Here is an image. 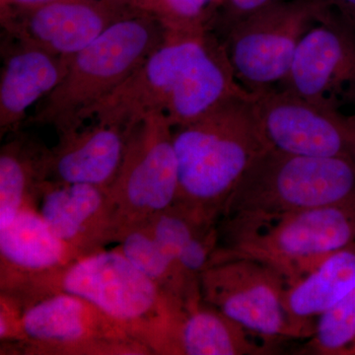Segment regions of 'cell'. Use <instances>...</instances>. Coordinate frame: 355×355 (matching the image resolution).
<instances>
[{
	"label": "cell",
	"mask_w": 355,
	"mask_h": 355,
	"mask_svg": "<svg viewBox=\"0 0 355 355\" xmlns=\"http://www.w3.org/2000/svg\"><path fill=\"white\" fill-rule=\"evenodd\" d=\"M257 98H229L197 120L173 128L179 178L174 205L202 225L216 226L248 168L270 147Z\"/></svg>",
	"instance_id": "1"
},
{
	"label": "cell",
	"mask_w": 355,
	"mask_h": 355,
	"mask_svg": "<svg viewBox=\"0 0 355 355\" xmlns=\"http://www.w3.org/2000/svg\"><path fill=\"white\" fill-rule=\"evenodd\" d=\"M354 200V163L268 147L254 159L229 198L222 216L224 233Z\"/></svg>",
	"instance_id": "2"
},
{
	"label": "cell",
	"mask_w": 355,
	"mask_h": 355,
	"mask_svg": "<svg viewBox=\"0 0 355 355\" xmlns=\"http://www.w3.org/2000/svg\"><path fill=\"white\" fill-rule=\"evenodd\" d=\"M167 31L153 16L137 10L70 58L60 84L30 119L51 125L58 135L83 127L84 116L132 76L164 42Z\"/></svg>",
	"instance_id": "3"
},
{
	"label": "cell",
	"mask_w": 355,
	"mask_h": 355,
	"mask_svg": "<svg viewBox=\"0 0 355 355\" xmlns=\"http://www.w3.org/2000/svg\"><path fill=\"white\" fill-rule=\"evenodd\" d=\"M225 235L228 246L216 249L211 261L247 257L263 261L282 273L287 286L355 242V200L294 212Z\"/></svg>",
	"instance_id": "4"
},
{
	"label": "cell",
	"mask_w": 355,
	"mask_h": 355,
	"mask_svg": "<svg viewBox=\"0 0 355 355\" xmlns=\"http://www.w3.org/2000/svg\"><path fill=\"white\" fill-rule=\"evenodd\" d=\"M179 178L173 128L162 114L128 125L125 156L108 189L111 217L107 238L148 223L176 203Z\"/></svg>",
	"instance_id": "5"
},
{
	"label": "cell",
	"mask_w": 355,
	"mask_h": 355,
	"mask_svg": "<svg viewBox=\"0 0 355 355\" xmlns=\"http://www.w3.org/2000/svg\"><path fill=\"white\" fill-rule=\"evenodd\" d=\"M328 8L324 0H286L233 26L221 42L238 83L257 96L277 87L301 39Z\"/></svg>",
	"instance_id": "6"
},
{
	"label": "cell",
	"mask_w": 355,
	"mask_h": 355,
	"mask_svg": "<svg viewBox=\"0 0 355 355\" xmlns=\"http://www.w3.org/2000/svg\"><path fill=\"white\" fill-rule=\"evenodd\" d=\"M53 292L71 294L119 326L139 324L158 314L179 319L182 308L160 286L116 251H93L48 272Z\"/></svg>",
	"instance_id": "7"
},
{
	"label": "cell",
	"mask_w": 355,
	"mask_h": 355,
	"mask_svg": "<svg viewBox=\"0 0 355 355\" xmlns=\"http://www.w3.org/2000/svg\"><path fill=\"white\" fill-rule=\"evenodd\" d=\"M200 288L203 302L265 342L292 338L286 282L268 263L247 257L216 259L200 273Z\"/></svg>",
	"instance_id": "8"
},
{
	"label": "cell",
	"mask_w": 355,
	"mask_h": 355,
	"mask_svg": "<svg viewBox=\"0 0 355 355\" xmlns=\"http://www.w3.org/2000/svg\"><path fill=\"white\" fill-rule=\"evenodd\" d=\"M275 89L326 108L355 102V34L330 8L301 39Z\"/></svg>",
	"instance_id": "9"
},
{
	"label": "cell",
	"mask_w": 355,
	"mask_h": 355,
	"mask_svg": "<svg viewBox=\"0 0 355 355\" xmlns=\"http://www.w3.org/2000/svg\"><path fill=\"white\" fill-rule=\"evenodd\" d=\"M256 109L272 148L355 164V113L318 106L277 89L259 95Z\"/></svg>",
	"instance_id": "10"
},
{
	"label": "cell",
	"mask_w": 355,
	"mask_h": 355,
	"mask_svg": "<svg viewBox=\"0 0 355 355\" xmlns=\"http://www.w3.org/2000/svg\"><path fill=\"white\" fill-rule=\"evenodd\" d=\"M207 32H167L164 42L125 83L89 110L84 121L93 118L128 127L149 114L166 116Z\"/></svg>",
	"instance_id": "11"
},
{
	"label": "cell",
	"mask_w": 355,
	"mask_h": 355,
	"mask_svg": "<svg viewBox=\"0 0 355 355\" xmlns=\"http://www.w3.org/2000/svg\"><path fill=\"white\" fill-rule=\"evenodd\" d=\"M135 11L108 0H51L0 8V22L8 38L70 58Z\"/></svg>",
	"instance_id": "12"
},
{
	"label": "cell",
	"mask_w": 355,
	"mask_h": 355,
	"mask_svg": "<svg viewBox=\"0 0 355 355\" xmlns=\"http://www.w3.org/2000/svg\"><path fill=\"white\" fill-rule=\"evenodd\" d=\"M128 127L97 121L60 135V142L46 150L44 181L83 184L108 190L120 171Z\"/></svg>",
	"instance_id": "13"
},
{
	"label": "cell",
	"mask_w": 355,
	"mask_h": 355,
	"mask_svg": "<svg viewBox=\"0 0 355 355\" xmlns=\"http://www.w3.org/2000/svg\"><path fill=\"white\" fill-rule=\"evenodd\" d=\"M0 74L1 137L17 132L28 110L40 103L64 78L70 58L53 55L32 44L6 37Z\"/></svg>",
	"instance_id": "14"
},
{
	"label": "cell",
	"mask_w": 355,
	"mask_h": 355,
	"mask_svg": "<svg viewBox=\"0 0 355 355\" xmlns=\"http://www.w3.org/2000/svg\"><path fill=\"white\" fill-rule=\"evenodd\" d=\"M40 216L77 256L88 245L107 239L111 203L108 190L83 184H40Z\"/></svg>",
	"instance_id": "15"
},
{
	"label": "cell",
	"mask_w": 355,
	"mask_h": 355,
	"mask_svg": "<svg viewBox=\"0 0 355 355\" xmlns=\"http://www.w3.org/2000/svg\"><path fill=\"white\" fill-rule=\"evenodd\" d=\"M355 287V242L334 252L286 286V309L292 338H311L315 318L330 310Z\"/></svg>",
	"instance_id": "16"
},
{
	"label": "cell",
	"mask_w": 355,
	"mask_h": 355,
	"mask_svg": "<svg viewBox=\"0 0 355 355\" xmlns=\"http://www.w3.org/2000/svg\"><path fill=\"white\" fill-rule=\"evenodd\" d=\"M114 324L119 326L83 299L64 292H53L30 305L20 319L21 330L29 340L58 347L90 343L104 327Z\"/></svg>",
	"instance_id": "17"
},
{
	"label": "cell",
	"mask_w": 355,
	"mask_h": 355,
	"mask_svg": "<svg viewBox=\"0 0 355 355\" xmlns=\"http://www.w3.org/2000/svg\"><path fill=\"white\" fill-rule=\"evenodd\" d=\"M253 334L202 299L189 306L175 331L179 354L187 355H261L275 354L268 343H258Z\"/></svg>",
	"instance_id": "18"
},
{
	"label": "cell",
	"mask_w": 355,
	"mask_h": 355,
	"mask_svg": "<svg viewBox=\"0 0 355 355\" xmlns=\"http://www.w3.org/2000/svg\"><path fill=\"white\" fill-rule=\"evenodd\" d=\"M2 261L33 277L53 272L79 258L53 233L36 210L26 207L0 229Z\"/></svg>",
	"instance_id": "19"
},
{
	"label": "cell",
	"mask_w": 355,
	"mask_h": 355,
	"mask_svg": "<svg viewBox=\"0 0 355 355\" xmlns=\"http://www.w3.org/2000/svg\"><path fill=\"white\" fill-rule=\"evenodd\" d=\"M46 150L27 139L16 137L0 153V229L6 227L28 207L30 193L44 182Z\"/></svg>",
	"instance_id": "20"
},
{
	"label": "cell",
	"mask_w": 355,
	"mask_h": 355,
	"mask_svg": "<svg viewBox=\"0 0 355 355\" xmlns=\"http://www.w3.org/2000/svg\"><path fill=\"white\" fill-rule=\"evenodd\" d=\"M132 4L167 32L200 33L212 31L221 0H132Z\"/></svg>",
	"instance_id": "21"
},
{
	"label": "cell",
	"mask_w": 355,
	"mask_h": 355,
	"mask_svg": "<svg viewBox=\"0 0 355 355\" xmlns=\"http://www.w3.org/2000/svg\"><path fill=\"white\" fill-rule=\"evenodd\" d=\"M304 352L319 355L355 354V287L318 318Z\"/></svg>",
	"instance_id": "22"
},
{
	"label": "cell",
	"mask_w": 355,
	"mask_h": 355,
	"mask_svg": "<svg viewBox=\"0 0 355 355\" xmlns=\"http://www.w3.org/2000/svg\"><path fill=\"white\" fill-rule=\"evenodd\" d=\"M284 1L286 0H223L217 12L212 32L221 40L240 21Z\"/></svg>",
	"instance_id": "23"
},
{
	"label": "cell",
	"mask_w": 355,
	"mask_h": 355,
	"mask_svg": "<svg viewBox=\"0 0 355 355\" xmlns=\"http://www.w3.org/2000/svg\"><path fill=\"white\" fill-rule=\"evenodd\" d=\"M343 24L349 28L355 34V0H324Z\"/></svg>",
	"instance_id": "24"
},
{
	"label": "cell",
	"mask_w": 355,
	"mask_h": 355,
	"mask_svg": "<svg viewBox=\"0 0 355 355\" xmlns=\"http://www.w3.org/2000/svg\"><path fill=\"white\" fill-rule=\"evenodd\" d=\"M51 0H0V8L39 6Z\"/></svg>",
	"instance_id": "25"
},
{
	"label": "cell",
	"mask_w": 355,
	"mask_h": 355,
	"mask_svg": "<svg viewBox=\"0 0 355 355\" xmlns=\"http://www.w3.org/2000/svg\"><path fill=\"white\" fill-rule=\"evenodd\" d=\"M108 1L113 2V3L119 4L121 6L132 7V0H108Z\"/></svg>",
	"instance_id": "26"
},
{
	"label": "cell",
	"mask_w": 355,
	"mask_h": 355,
	"mask_svg": "<svg viewBox=\"0 0 355 355\" xmlns=\"http://www.w3.org/2000/svg\"><path fill=\"white\" fill-rule=\"evenodd\" d=\"M222 2H223V0H221V4H222Z\"/></svg>",
	"instance_id": "27"
}]
</instances>
